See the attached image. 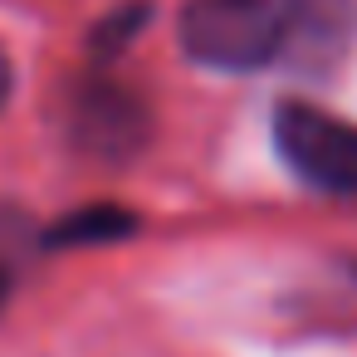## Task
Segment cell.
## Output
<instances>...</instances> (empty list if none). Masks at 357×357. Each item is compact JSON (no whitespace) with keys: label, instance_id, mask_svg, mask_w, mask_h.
Instances as JSON below:
<instances>
[{"label":"cell","instance_id":"3","mask_svg":"<svg viewBox=\"0 0 357 357\" xmlns=\"http://www.w3.org/2000/svg\"><path fill=\"white\" fill-rule=\"evenodd\" d=\"M64 137L98 162H123L147 142V108L113 79H79L64 89Z\"/></svg>","mask_w":357,"mask_h":357},{"label":"cell","instance_id":"2","mask_svg":"<svg viewBox=\"0 0 357 357\" xmlns=\"http://www.w3.org/2000/svg\"><path fill=\"white\" fill-rule=\"evenodd\" d=\"M274 147L298 181L328 196H357V128L313 108V103H279L274 108Z\"/></svg>","mask_w":357,"mask_h":357},{"label":"cell","instance_id":"5","mask_svg":"<svg viewBox=\"0 0 357 357\" xmlns=\"http://www.w3.org/2000/svg\"><path fill=\"white\" fill-rule=\"evenodd\" d=\"M25 255H30V225L15 211L0 206V308H6L10 294H15V279H20Z\"/></svg>","mask_w":357,"mask_h":357},{"label":"cell","instance_id":"6","mask_svg":"<svg viewBox=\"0 0 357 357\" xmlns=\"http://www.w3.org/2000/svg\"><path fill=\"white\" fill-rule=\"evenodd\" d=\"M147 15H152V6H123V10H108V20L93 30V40H89V50H93V59H108V54H118L142 25H147Z\"/></svg>","mask_w":357,"mask_h":357},{"label":"cell","instance_id":"7","mask_svg":"<svg viewBox=\"0 0 357 357\" xmlns=\"http://www.w3.org/2000/svg\"><path fill=\"white\" fill-rule=\"evenodd\" d=\"M10 98V59H6V50H0V103Z\"/></svg>","mask_w":357,"mask_h":357},{"label":"cell","instance_id":"4","mask_svg":"<svg viewBox=\"0 0 357 357\" xmlns=\"http://www.w3.org/2000/svg\"><path fill=\"white\" fill-rule=\"evenodd\" d=\"M137 230V215H128L123 206H79L74 215L54 220L45 230V250H69V245H113L123 235Z\"/></svg>","mask_w":357,"mask_h":357},{"label":"cell","instance_id":"1","mask_svg":"<svg viewBox=\"0 0 357 357\" xmlns=\"http://www.w3.org/2000/svg\"><path fill=\"white\" fill-rule=\"evenodd\" d=\"M303 0H186L181 50L220 74H250L284 54Z\"/></svg>","mask_w":357,"mask_h":357}]
</instances>
